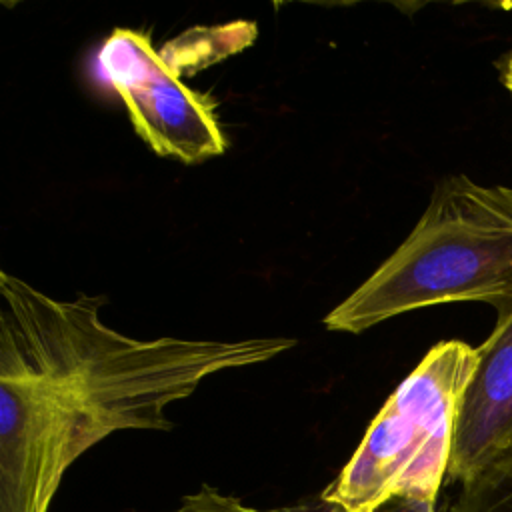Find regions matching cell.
I'll use <instances>...</instances> for the list:
<instances>
[{"label": "cell", "mask_w": 512, "mask_h": 512, "mask_svg": "<svg viewBox=\"0 0 512 512\" xmlns=\"http://www.w3.org/2000/svg\"><path fill=\"white\" fill-rule=\"evenodd\" d=\"M102 296H48L0 272V512H48L64 472L120 430H170L166 408L212 374L290 350L286 336L134 338Z\"/></svg>", "instance_id": "obj_1"}, {"label": "cell", "mask_w": 512, "mask_h": 512, "mask_svg": "<svg viewBox=\"0 0 512 512\" xmlns=\"http://www.w3.org/2000/svg\"><path fill=\"white\" fill-rule=\"evenodd\" d=\"M512 300V188L442 178L400 246L324 326L360 334L398 314L452 302Z\"/></svg>", "instance_id": "obj_2"}, {"label": "cell", "mask_w": 512, "mask_h": 512, "mask_svg": "<svg viewBox=\"0 0 512 512\" xmlns=\"http://www.w3.org/2000/svg\"><path fill=\"white\" fill-rule=\"evenodd\" d=\"M476 358V348L462 340L434 344L388 396L320 498L346 512H376L394 500L436 504Z\"/></svg>", "instance_id": "obj_3"}, {"label": "cell", "mask_w": 512, "mask_h": 512, "mask_svg": "<svg viewBox=\"0 0 512 512\" xmlns=\"http://www.w3.org/2000/svg\"><path fill=\"white\" fill-rule=\"evenodd\" d=\"M98 64L132 128L158 156L196 164L226 150L214 100L180 80L150 34L114 28L100 46Z\"/></svg>", "instance_id": "obj_4"}, {"label": "cell", "mask_w": 512, "mask_h": 512, "mask_svg": "<svg viewBox=\"0 0 512 512\" xmlns=\"http://www.w3.org/2000/svg\"><path fill=\"white\" fill-rule=\"evenodd\" d=\"M476 356L460 396L446 476L460 484L512 454V300L496 308V324Z\"/></svg>", "instance_id": "obj_5"}, {"label": "cell", "mask_w": 512, "mask_h": 512, "mask_svg": "<svg viewBox=\"0 0 512 512\" xmlns=\"http://www.w3.org/2000/svg\"><path fill=\"white\" fill-rule=\"evenodd\" d=\"M256 36V26L250 22H234L228 26L192 28L180 38L164 46L162 56L178 70H198L210 66L244 46Z\"/></svg>", "instance_id": "obj_6"}, {"label": "cell", "mask_w": 512, "mask_h": 512, "mask_svg": "<svg viewBox=\"0 0 512 512\" xmlns=\"http://www.w3.org/2000/svg\"><path fill=\"white\" fill-rule=\"evenodd\" d=\"M168 512H346L342 506L326 502L320 498H308L294 504H282L272 508H260L246 504L244 500L224 494L212 486H202L198 492L182 496V500ZM376 512H436L432 502H414V500H394L384 504Z\"/></svg>", "instance_id": "obj_7"}, {"label": "cell", "mask_w": 512, "mask_h": 512, "mask_svg": "<svg viewBox=\"0 0 512 512\" xmlns=\"http://www.w3.org/2000/svg\"><path fill=\"white\" fill-rule=\"evenodd\" d=\"M450 512H512V454L464 480Z\"/></svg>", "instance_id": "obj_8"}, {"label": "cell", "mask_w": 512, "mask_h": 512, "mask_svg": "<svg viewBox=\"0 0 512 512\" xmlns=\"http://www.w3.org/2000/svg\"><path fill=\"white\" fill-rule=\"evenodd\" d=\"M498 70H500V82H502V86H504V88L510 92V96H512V50L502 56V60L498 62Z\"/></svg>", "instance_id": "obj_9"}]
</instances>
